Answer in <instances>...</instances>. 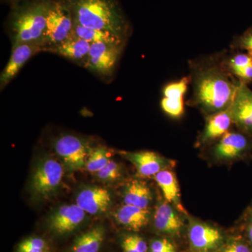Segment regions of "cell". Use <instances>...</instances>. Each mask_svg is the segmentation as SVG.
<instances>
[{"mask_svg":"<svg viewBox=\"0 0 252 252\" xmlns=\"http://www.w3.org/2000/svg\"><path fill=\"white\" fill-rule=\"evenodd\" d=\"M223 53L190 63L193 93L190 104L207 117L230 108L240 83L229 72Z\"/></svg>","mask_w":252,"mask_h":252,"instance_id":"6da1fadb","label":"cell"},{"mask_svg":"<svg viewBox=\"0 0 252 252\" xmlns=\"http://www.w3.org/2000/svg\"><path fill=\"white\" fill-rule=\"evenodd\" d=\"M74 21L86 28L107 31L124 40L131 26L119 0H67Z\"/></svg>","mask_w":252,"mask_h":252,"instance_id":"7a4b0ae2","label":"cell"},{"mask_svg":"<svg viewBox=\"0 0 252 252\" xmlns=\"http://www.w3.org/2000/svg\"><path fill=\"white\" fill-rule=\"evenodd\" d=\"M52 0H15L6 21L12 46L41 41Z\"/></svg>","mask_w":252,"mask_h":252,"instance_id":"3957f363","label":"cell"},{"mask_svg":"<svg viewBox=\"0 0 252 252\" xmlns=\"http://www.w3.org/2000/svg\"><path fill=\"white\" fill-rule=\"evenodd\" d=\"M74 18L67 0H52L41 42L44 51L72 35Z\"/></svg>","mask_w":252,"mask_h":252,"instance_id":"277c9868","label":"cell"},{"mask_svg":"<svg viewBox=\"0 0 252 252\" xmlns=\"http://www.w3.org/2000/svg\"><path fill=\"white\" fill-rule=\"evenodd\" d=\"M125 45L126 43H92L84 68L101 77H112Z\"/></svg>","mask_w":252,"mask_h":252,"instance_id":"5b68a950","label":"cell"},{"mask_svg":"<svg viewBox=\"0 0 252 252\" xmlns=\"http://www.w3.org/2000/svg\"><path fill=\"white\" fill-rule=\"evenodd\" d=\"M63 167L54 158H45L36 167L32 178V191L39 198H46L56 191L62 182Z\"/></svg>","mask_w":252,"mask_h":252,"instance_id":"8992f818","label":"cell"},{"mask_svg":"<svg viewBox=\"0 0 252 252\" xmlns=\"http://www.w3.org/2000/svg\"><path fill=\"white\" fill-rule=\"evenodd\" d=\"M56 154L66 166L72 170L85 167L91 150L86 140L72 134L60 136L54 142Z\"/></svg>","mask_w":252,"mask_h":252,"instance_id":"52a82bcc","label":"cell"},{"mask_svg":"<svg viewBox=\"0 0 252 252\" xmlns=\"http://www.w3.org/2000/svg\"><path fill=\"white\" fill-rule=\"evenodd\" d=\"M44 51L41 41L23 43L12 46L11 56L0 76V89L4 90L18 74L23 66L34 55Z\"/></svg>","mask_w":252,"mask_h":252,"instance_id":"ba28073f","label":"cell"},{"mask_svg":"<svg viewBox=\"0 0 252 252\" xmlns=\"http://www.w3.org/2000/svg\"><path fill=\"white\" fill-rule=\"evenodd\" d=\"M233 124L240 132L252 135V91L246 84H240L230 107Z\"/></svg>","mask_w":252,"mask_h":252,"instance_id":"9c48e42d","label":"cell"},{"mask_svg":"<svg viewBox=\"0 0 252 252\" xmlns=\"http://www.w3.org/2000/svg\"><path fill=\"white\" fill-rule=\"evenodd\" d=\"M190 83L191 79L189 75L169 83L164 87L160 105L163 112L169 117L177 119L183 115L185 96Z\"/></svg>","mask_w":252,"mask_h":252,"instance_id":"30bf717a","label":"cell"},{"mask_svg":"<svg viewBox=\"0 0 252 252\" xmlns=\"http://www.w3.org/2000/svg\"><path fill=\"white\" fill-rule=\"evenodd\" d=\"M189 238L194 250L198 252H211L220 248L223 237L220 230L212 225L192 221L189 229Z\"/></svg>","mask_w":252,"mask_h":252,"instance_id":"8fae6325","label":"cell"},{"mask_svg":"<svg viewBox=\"0 0 252 252\" xmlns=\"http://www.w3.org/2000/svg\"><path fill=\"white\" fill-rule=\"evenodd\" d=\"M252 146V140L246 134L228 131L217 142L214 154L220 160H233L243 156Z\"/></svg>","mask_w":252,"mask_h":252,"instance_id":"7c38bea8","label":"cell"},{"mask_svg":"<svg viewBox=\"0 0 252 252\" xmlns=\"http://www.w3.org/2000/svg\"><path fill=\"white\" fill-rule=\"evenodd\" d=\"M86 214L77 204L63 205L50 217L49 228L59 235L71 233L84 221Z\"/></svg>","mask_w":252,"mask_h":252,"instance_id":"4fadbf2b","label":"cell"},{"mask_svg":"<svg viewBox=\"0 0 252 252\" xmlns=\"http://www.w3.org/2000/svg\"><path fill=\"white\" fill-rule=\"evenodd\" d=\"M112 197L107 189L99 187H89L77 194L76 204L86 213L96 215L108 210Z\"/></svg>","mask_w":252,"mask_h":252,"instance_id":"5bb4252c","label":"cell"},{"mask_svg":"<svg viewBox=\"0 0 252 252\" xmlns=\"http://www.w3.org/2000/svg\"><path fill=\"white\" fill-rule=\"evenodd\" d=\"M124 156L135 165L137 173L142 177H155L159 172L174 164L172 160L153 152H127Z\"/></svg>","mask_w":252,"mask_h":252,"instance_id":"9a60e30c","label":"cell"},{"mask_svg":"<svg viewBox=\"0 0 252 252\" xmlns=\"http://www.w3.org/2000/svg\"><path fill=\"white\" fill-rule=\"evenodd\" d=\"M91 44L89 41L78 37L72 33V35L66 40L58 45L48 48L45 51L59 55L80 67H85L89 59Z\"/></svg>","mask_w":252,"mask_h":252,"instance_id":"2e32d148","label":"cell"},{"mask_svg":"<svg viewBox=\"0 0 252 252\" xmlns=\"http://www.w3.org/2000/svg\"><path fill=\"white\" fill-rule=\"evenodd\" d=\"M154 226L159 232L165 234L178 236L184 223L175 208L168 202H162L158 205L154 216Z\"/></svg>","mask_w":252,"mask_h":252,"instance_id":"e0dca14e","label":"cell"},{"mask_svg":"<svg viewBox=\"0 0 252 252\" xmlns=\"http://www.w3.org/2000/svg\"><path fill=\"white\" fill-rule=\"evenodd\" d=\"M233 124L230 108L208 116L200 142L205 144L220 138L229 131Z\"/></svg>","mask_w":252,"mask_h":252,"instance_id":"ac0fdd59","label":"cell"},{"mask_svg":"<svg viewBox=\"0 0 252 252\" xmlns=\"http://www.w3.org/2000/svg\"><path fill=\"white\" fill-rule=\"evenodd\" d=\"M150 215L148 209L124 205L118 210L115 217L119 224L133 231H139L149 223Z\"/></svg>","mask_w":252,"mask_h":252,"instance_id":"d6986e66","label":"cell"},{"mask_svg":"<svg viewBox=\"0 0 252 252\" xmlns=\"http://www.w3.org/2000/svg\"><path fill=\"white\" fill-rule=\"evenodd\" d=\"M226 64L230 74L240 83H252V56L247 53H238L226 56Z\"/></svg>","mask_w":252,"mask_h":252,"instance_id":"ffe728a7","label":"cell"},{"mask_svg":"<svg viewBox=\"0 0 252 252\" xmlns=\"http://www.w3.org/2000/svg\"><path fill=\"white\" fill-rule=\"evenodd\" d=\"M124 200L125 205L147 209L152 201V192L144 182L132 181L124 190Z\"/></svg>","mask_w":252,"mask_h":252,"instance_id":"44dd1931","label":"cell"},{"mask_svg":"<svg viewBox=\"0 0 252 252\" xmlns=\"http://www.w3.org/2000/svg\"><path fill=\"white\" fill-rule=\"evenodd\" d=\"M155 180L161 189L166 201L172 204L181 212L185 211L181 205L180 189L173 172L167 169L162 170L155 176Z\"/></svg>","mask_w":252,"mask_h":252,"instance_id":"7402d4cb","label":"cell"},{"mask_svg":"<svg viewBox=\"0 0 252 252\" xmlns=\"http://www.w3.org/2000/svg\"><path fill=\"white\" fill-rule=\"evenodd\" d=\"M104 238V228L95 227L76 239L72 252H99Z\"/></svg>","mask_w":252,"mask_h":252,"instance_id":"603a6c76","label":"cell"},{"mask_svg":"<svg viewBox=\"0 0 252 252\" xmlns=\"http://www.w3.org/2000/svg\"><path fill=\"white\" fill-rule=\"evenodd\" d=\"M73 34L89 41L91 44L97 42L114 43V44L126 43V41L109 32L84 27L75 22L74 24Z\"/></svg>","mask_w":252,"mask_h":252,"instance_id":"cb8c5ba5","label":"cell"},{"mask_svg":"<svg viewBox=\"0 0 252 252\" xmlns=\"http://www.w3.org/2000/svg\"><path fill=\"white\" fill-rule=\"evenodd\" d=\"M110 160L108 151L104 147H97L91 150L88 157L85 167L89 172L97 173L103 169Z\"/></svg>","mask_w":252,"mask_h":252,"instance_id":"d4e9b609","label":"cell"},{"mask_svg":"<svg viewBox=\"0 0 252 252\" xmlns=\"http://www.w3.org/2000/svg\"><path fill=\"white\" fill-rule=\"evenodd\" d=\"M17 252H47V245L44 239L30 238L20 243Z\"/></svg>","mask_w":252,"mask_h":252,"instance_id":"484cf974","label":"cell"},{"mask_svg":"<svg viewBox=\"0 0 252 252\" xmlns=\"http://www.w3.org/2000/svg\"><path fill=\"white\" fill-rule=\"evenodd\" d=\"M100 180L106 182H113L119 178L121 176V168L117 162L111 160L103 169L97 173Z\"/></svg>","mask_w":252,"mask_h":252,"instance_id":"4316f807","label":"cell"},{"mask_svg":"<svg viewBox=\"0 0 252 252\" xmlns=\"http://www.w3.org/2000/svg\"><path fill=\"white\" fill-rule=\"evenodd\" d=\"M237 49L246 51L252 56V27L249 28L236 40L235 44Z\"/></svg>","mask_w":252,"mask_h":252,"instance_id":"83f0119b","label":"cell"},{"mask_svg":"<svg viewBox=\"0 0 252 252\" xmlns=\"http://www.w3.org/2000/svg\"><path fill=\"white\" fill-rule=\"evenodd\" d=\"M151 252H175V248L167 239H159L152 242Z\"/></svg>","mask_w":252,"mask_h":252,"instance_id":"f1b7e54d","label":"cell"},{"mask_svg":"<svg viewBox=\"0 0 252 252\" xmlns=\"http://www.w3.org/2000/svg\"><path fill=\"white\" fill-rule=\"evenodd\" d=\"M220 252H252L251 249L249 248L243 242L240 240H233L225 245Z\"/></svg>","mask_w":252,"mask_h":252,"instance_id":"f546056e","label":"cell"},{"mask_svg":"<svg viewBox=\"0 0 252 252\" xmlns=\"http://www.w3.org/2000/svg\"><path fill=\"white\" fill-rule=\"evenodd\" d=\"M128 238L130 239L132 244L137 248V250L140 252H147V245L143 239L137 235H128Z\"/></svg>","mask_w":252,"mask_h":252,"instance_id":"4dcf8cb0","label":"cell"},{"mask_svg":"<svg viewBox=\"0 0 252 252\" xmlns=\"http://www.w3.org/2000/svg\"><path fill=\"white\" fill-rule=\"evenodd\" d=\"M122 247L124 252H140L132 244L127 236H126L123 240Z\"/></svg>","mask_w":252,"mask_h":252,"instance_id":"1f68e13d","label":"cell"},{"mask_svg":"<svg viewBox=\"0 0 252 252\" xmlns=\"http://www.w3.org/2000/svg\"><path fill=\"white\" fill-rule=\"evenodd\" d=\"M248 237L250 238V242H251L252 245V218L250 220V223H249L248 227Z\"/></svg>","mask_w":252,"mask_h":252,"instance_id":"d6a6232c","label":"cell"},{"mask_svg":"<svg viewBox=\"0 0 252 252\" xmlns=\"http://www.w3.org/2000/svg\"><path fill=\"white\" fill-rule=\"evenodd\" d=\"M3 1H7V2H9L10 4H11L15 0H3Z\"/></svg>","mask_w":252,"mask_h":252,"instance_id":"836d02e7","label":"cell"}]
</instances>
